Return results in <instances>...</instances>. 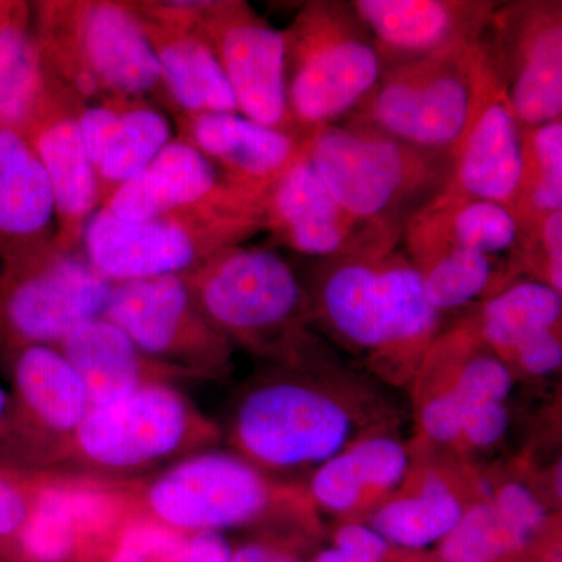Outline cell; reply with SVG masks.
Returning a JSON list of instances; mask_svg holds the SVG:
<instances>
[{
    "label": "cell",
    "instance_id": "6da1fadb",
    "mask_svg": "<svg viewBox=\"0 0 562 562\" xmlns=\"http://www.w3.org/2000/svg\"><path fill=\"white\" fill-rule=\"evenodd\" d=\"M397 425V409L379 387L339 368L322 347L244 391L231 441L261 471L314 472L358 439Z\"/></svg>",
    "mask_w": 562,
    "mask_h": 562
},
{
    "label": "cell",
    "instance_id": "7a4b0ae2",
    "mask_svg": "<svg viewBox=\"0 0 562 562\" xmlns=\"http://www.w3.org/2000/svg\"><path fill=\"white\" fill-rule=\"evenodd\" d=\"M83 482L99 522L149 520L188 535L258 524L319 531L305 486L280 482L238 453L206 450L139 479Z\"/></svg>",
    "mask_w": 562,
    "mask_h": 562
},
{
    "label": "cell",
    "instance_id": "3957f363",
    "mask_svg": "<svg viewBox=\"0 0 562 562\" xmlns=\"http://www.w3.org/2000/svg\"><path fill=\"white\" fill-rule=\"evenodd\" d=\"M308 297L313 317L376 379L413 384L442 327L424 281L397 247L324 260Z\"/></svg>",
    "mask_w": 562,
    "mask_h": 562
},
{
    "label": "cell",
    "instance_id": "277c9868",
    "mask_svg": "<svg viewBox=\"0 0 562 562\" xmlns=\"http://www.w3.org/2000/svg\"><path fill=\"white\" fill-rule=\"evenodd\" d=\"M221 428L177 386L155 384L91 408L76 431L36 472L95 480H132L166 462L206 452Z\"/></svg>",
    "mask_w": 562,
    "mask_h": 562
},
{
    "label": "cell",
    "instance_id": "5b68a950",
    "mask_svg": "<svg viewBox=\"0 0 562 562\" xmlns=\"http://www.w3.org/2000/svg\"><path fill=\"white\" fill-rule=\"evenodd\" d=\"M214 330L279 366L310 357L321 342L308 292L276 251L233 246L184 277Z\"/></svg>",
    "mask_w": 562,
    "mask_h": 562
},
{
    "label": "cell",
    "instance_id": "8992f818",
    "mask_svg": "<svg viewBox=\"0 0 562 562\" xmlns=\"http://www.w3.org/2000/svg\"><path fill=\"white\" fill-rule=\"evenodd\" d=\"M308 158L350 214L402 233L450 177L449 155L417 149L355 121L310 133Z\"/></svg>",
    "mask_w": 562,
    "mask_h": 562
},
{
    "label": "cell",
    "instance_id": "52a82bcc",
    "mask_svg": "<svg viewBox=\"0 0 562 562\" xmlns=\"http://www.w3.org/2000/svg\"><path fill=\"white\" fill-rule=\"evenodd\" d=\"M284 40L288 106L302 135L349 117L382 79V55L350 3H305Z\"/></svg>",
    "mask_w": 562,
    "mask_h": 562
},
{
    "label": "cell",
    "instance_id": "ba28073f",
    "mask_svg": "<svg viewBox=\"0 0 562 562\" xmlns=\"http://www.w3.org/2000/svg\"><path fill=\"white\" fill-rule=\"evenodd\" d=\"M265 231L258 206L203 205L146 221L114 216L102 206L85 227V258L103 279L187 277L214 255Z\"/></svg>",
    "mask_w": 562,
    "mask_h": 562
},
{
    "label": "cell",
    "instance_id": "9c48e42d",
    "mask_svg": "<svg viewBox=\"0 0 562 562\" xmlns=\"http://www.w3.org/2000/svg\"><path fill=\"white\" fill-rule=\"evenodd\" d=\"M482 40L449 54L384 66L382 79L347 121L450 157L471 114Z\"/></svg>",
    "mask_w": 562,
    "mask_h": 562
},
{
    "label": "cell",
    "instance_id": "30bf717a",
    "mask_svg": "<svg viewBox=\"0 0 562 562\" xmlns=\"http://www.w3.org/2000/svg\"><path fill=\"white\" fill-rule=\"evenodd\" d=\"M114 284L87 258L55 246L0 269V350L57 346L105 314Z\"/></svg>",
    "mask_w": 562,
    "mask_h": 562
},
{
    "label": "cell",
    "instance_id": "8fae6325",
    "mask_svg": "<svg viewBox=\"0 0 562 562\" xmlns=\"http://www.w3.org/2000/svg\"><path fill=\"white\" fill-rule=\"evenodd\" d=\"M102 317L147 357L199 382L224 379L232 371L233 346L205 319L184 277L114 284Z\"/></svg>",
    "mask_w": 562,
    "mask_h": 562
},
{
    "label": "cell",
    "instance_id": "7c38bea8",
    "mask_svg": "<svg viewBox=\"0 0 562 562\" xmlns=\"http://www.w3.org/2000/svg\"><path fill=\"white\" fill-rule=\"evenodd\" d=\"M7 358L11 392L0 425V464L36 472L88 416L90 397L54 346L22 347Z\"/></svg>",
    "mask_w": 562,
    "mask_h": 562
},
{
    "label": "cell",
    "instance_id": "4fadbf2b",
    "mask_svg": "<svg viewBox=\"0 0 562 562\" xmlns=\"http://www.w3.org/2000/svg\"><path fill=\"white\" fill-rule=\"evenodd\" d=\"M514 373L464 321L439 333L412 384L424 446L452 453L465 416L487 403L506 402Z\"/></svg>",
    "mask_w": 562,
    "mask_h": 562
},
{
    "label": "cell",
    "instance_id": "5bb4252c",
    "mask_svg": "<svg viewBox=\"0 0 562 562\" xmlns=\"http://www.w3.org/2000/svg\"><path fill=\"white\" fill-rule=\"evenodd\" d=\"M195 24L220 58L243 116L302 135L288 106L284 32L244 2H206Z\"/></svg>",
    "mask_w": 562,
    "mask_h": 562
},
{
    "label": "cell",
    "instance_id": "9a60e30c",
    "mask_svg": "<svg viewBox=\"0 0 562 562\" xmlns=\"http://www.w3.org/2000/svg\"><path fill=\"white\" fill-rule=\"evenodd\" d=\"M50 9L70 32L63 60L81 90L125 101L161 87L160 63L135 10L116 2Z\"/></svg>",
    "mask_w": 562,
    "mask_h": 562
},
{
    "label": "cell",
    "instance_id": "2e32d148",
    "mask_svg": "<svg viewBox=\"0 0 562 562\" xmlns=\"http://www.w3.org/2000/svg\"><path fill=\"white\" fill-rule=\"evenodd\" d=\"M522 133L508 87L483 36L471 114L450 155V177L442 191L512 210L522 172Z\"/></svg>",
    "mask_w": 562,
    "mask_h": 562
},
{
    "label": "cell",
    "instance_id": "e0dca14e",
    "mask_svg": "<svg viewBox=\"0 0 562 562\" xmlns=\"http://www.w3.org/2000/svg\"><path fill=\"white\" fill-rule=\"evenodd\" d=\"M492 55L522 128L562 116V3H503L492 16Z\"/></svg>",
    "mask_w": 562,
    "mask_h": 562
},
{
    "label": "cell",
    "instance_id": "ac0fdd59",
    "mask_svg": "<svg viewBox=\"0 0 562 562\" xmlns=\"http://www.w3.org/2000/svg\"><path fill=\"white\" fill-rule=\"evenodd\" d=\"M265 231L290 249L322 260L391 249L402 232L358 220L314 171L308 143L265 201Z\"/></svg>",
    "mask_w": 562,
    "mask_h": 562
},
{
    "label": "cell",
    "instance_id": "d6986e66",
    "mask_svg": "<svg viewBox=\"0 0 562 562\" xmlns=\"http://www.w3.org/2000/svg\"><path fill=\"white\" fill-rule=\"evenodd\" d=\"M413 452L401 490L366 519L395 550L419 552L439 543L457 527L465 509L490 495V486L469 462L435 460L428 447Z\"/></svg>",
    "mask_w": 562,
    "mask_h": 562
},
{
    "label": "cell",
    "instance_id": "ffe728a7",
    "mask_svg": "<svg viewBox=\"0 0 562 562\" xmlns=\"http://www.w3.org/2000/svg\"><path fill=\"white\" fill-rule=\"evenodd\" d=\"M384 66L422 60L479 43L498 3L484 0H355Z\"/></svg>",
    "mask_w": 562,
    "mask_h": 562
},
{
    "label": "cell",
    "instance_id": "44dd1931",
    "mask_svg": "<svg viewBox=\"0 0 562 562\" xmlns=\"http://www.w3.org/2000/svg\"><path fill=\"white\" fill-rule=\"evenodd\" d=\"M144 11L139 20L160 63L161 85L176 105L187 116L238 113L220 58L195 24L202 10L177 2Z\"/></svg>",
    "mask_w": 562,
    "mask_h": 562
},
{
    "label": "cell",
    "instance_id": "7402d4cb",
    "mask_svg": "<svg viewBox=\"0 0 562 562\" xmlns=\"http://www.w3.org/2000/svg\"><path fill=\"white\" fill-rule=\"evenodd\" d=\"M203 205L258 206L265 202L228 184L198 147L172 139L149 166L113 191L105 209L128 221H146Z\"/></svg>",
    "mask_w": 562,
    "mask_h": 562
},
{
    "label": "cell",
    "instance_id": "603a6c76",
    "mask_svg": "<svg viewBox=\"0 0 562 562\" xmlns=\"http://www.w3.org/2000/svg\"><path fill=\"white\" fill-rule=\"evenodd\" d=\"M183 127L181 138L198 147L228 184L262 202L308 143V135L265 127L238 113L187 116Z\"/></svg>",
    "mask_w": 562,
    "mask_h": 562
},
{
    "label": "cell",
    "instance_id": "cb8c5ba5",
    "mask_svg": "<svg viewBox=\"0 0 562 562\" xmlns=\"http://www.w3.org/2000/svg\"><path fill=\"white\" fill-rule=\"evenodd\" d=\"M413 450L394 430L372 432L312 472L306 492L316 509L366 522L412 471Z\"/></svg>",
    "mask_w": 562,
    "mask_h": 562
},
{
    "label": "cell",
    "instance_id": "d4e9b609",
    "mask_svg": "<svg viewBox=\"0 0 562 562\" xmlns=\"http://www.w3.org/2000/svg\"><path fill=\"white\" fill-rule=\"evenodd\" d=\"M54 347L80 376L91 408L121 401L155 384L198 382L191 373L147 357L105 317L77 325Z\"/></svg>",
    "mask_w": 562,
    "mask_h": 562
},
{
    "label": "cell",
    "instance_id": "484cf974",
    "mask_svg": "<svg viewBox=\"0 0 562 562\" xmlns=\"http://www.w3.org/2000/svg\"><path fill=\"white\" fill-rule=\"evenodd\" d=\"M25 139L49 179L58 220L55 247L72 251L102 202L101 187L81 143L77 116L52 106Z\"/></svg>",
    "mask_w": 562,
    "mask_h": 562
},
{
    "label": "cell",
    "instance_id": "4316f807",
    "mask_svg": "<svg viewBox=\"0 0 562 562\" xmlns=\"http://www.w3.org/2000/svg\"><path fill=\"white\" fill-rule=\"evenodd\" d=\"M54 198L29 140L0 127V261L25 260L50 247Z\"/></svg>",
    "mask_w": 562,
    "mask_h": 562
},
{
    "label": "cell",
    "instance_id": "83f0119b",
    "mask_svg": "<svg viewBox=\"0 0 562 562\" xmlns=\"http://www.w3.org/2000/svg\"><path fill=\"white\" fill-rule=\"evenodd\" d=\"M402 239L406 257L424 281L428 301L441 314L486 301L520 272L502 268L498 258L453 246L413 225L403 227Z\"/></svg>",
    "mask_w": 562,
    "mask_h": 562
},
{
    "label": "cell",
    "instance_id": "f1b7e54d",
    "mask_svg": "<svg viewBox=\"0 0 562 562\" xmlns=\"http://www.w3.org/2000/svg\"><path fill=\"white\" fill-rule=\"evenodd\" d=\"M49 77L27 5L11 2L0 21V127L27 138L52 109Z\"/></svg>",
    "mask_w": 562,
    "mask_h": 562
},
{
    "label": "cell",
    "instance_id": "f546056e",
    "mask_svg": "<svg viewBox=\"0 0 562 562\" xmlns=\"http://www.w3.org/2000/svg\"><path fill=\"white\" fill-rule=\"evenodd\" d=\"M562 295L535 279L513 280L479 302L471 316L462 319L476 338L502 361L539 333L561 328Z\"/></svg>",
    "mask_w": 562,
    "mask_h": 562
},
{
    "label": "cell",
    "instance_id": "4dcf8cb0",
    "mask_svg": "<svg viewBox=\"0 0 562 562\" xmlns=\"http://www.w3.org/2000/svg\"><path fill=\"white\" fill-rule=\"evenodd\" d=\"M406 224L492 258L509 251L519 254L522 241V227L508 206L446 191L413 214Z\"/></svg>",
    "mask_w": 562,
    "mask_h": 562
},
{
    "label": "cell",
    "instance_id": "1f68e13d",
    "mask_svg": "<svg viewBox=\"0 0 562 562\" xmlns=\"http://www.w3.org/2000/svg\"><path fill=\"white\" fill-rule=\"evenodd\" d=\"M190 536L149 520L103 522L80 536L70 562H188Z\"/></svg>",
    "mask_w": 562,
    "mask_h": 562
},
{
    "label": "cell",
    "instance_id": "d6a6232c",
    "mask_svg": "<svg viewBox=\"0 0 562 562\" xmlns=\"http://www.w3.org/2000/svg\"><path fill=\"white\" fill-rule=\"evenodd\" d=\"M171 140V124L161 111L147 105L121 106L120 117L94 168L102 199L149 166Z\"/></svg>",
    "mask_w": 562,
    "mask_h": 562
},
{
    "label": "cell",
    "instance_id": "836d02e7",
    "mask_svg": "<svg viewBox=\"0 0 562 562\" xmlns=\"http://www.w3.org/2000/svg\"><path fill=\"white\" fill-rule=\"evenodd\" d=\"M512 211L522 231L562 211V120L524 128L522 172Z\"/></svg>",
    "mask_w": 562,
    "mask_h": 562
},
{
    "label": "cell",
    "instance_id": "e575fe53",
    "mask_svg": "<svg viewBox=\"0 0 562 562\" xmlns=\"http://www.w3.org/2000/svg\"><path fill=\"white\" fill-rule=\"evenodd\" d=\"M536 557L538 552L498 516L490 497L472 503L438 549V562H530Z\"/></svg>",
    "mask_w": 562,
    "mask_h": 562
},
{
    "label": "cell",
    "instance_id": "d590c367",
    "mask_svg": "<svg viewBox=\"0 0 562 562\" xmlns=\"http://www.w3.org/2000/svg\"><path fill=\"white\" fill-rule=\"evenodd\" d=\"M49 486V473L0 464V562H24L22 542Z\"/></svg>",
    "mask_w": 562,
    "mask_h": 562
},
{
    "label": "cell",
    "instance_id": "8d00e7d4",
    "mask_svg": "<svg viewBox=\"0 0 562 562\" xmlns=\"http://www.w3.org/2000/svg\"><path fill=\"white\" fill-rule=\"evenodd\" d=\"M517 260L520 269L532 273V279L562 294V211L522 231Z\"/></svg>",
    "mask_w": 562,
    "mask_h": 562
},
{
    "label": "cell",
    "instance_id": "74e56055",
    "mask_svg": "<svg viewBox=\"0 0 562 562\" xmlns=\"http://www.w3.org/2000/svg\"><path fill=\"white\" fill-rule=\"evenodd\" d=\"M509 420L512 417L506 402L487 403L473 409L465 416L460 438L450 454L464 461L472 454L490 452L505 438Z\"/></svg>",
    "mask_w": 562,
    "mask_h": 562
},
{
    "label": "cell",
    "instance_id": "f35d334b",
    "mask_svg": "<svg viewBox=\"0 0 562 562\" xmlns=\"http://www.w3.org/2000/svg\"><path fill=\"white\" fill-rule=\"evenodd\" d=\"M508 368L514 376L522 373L527 376H547L560 371L562 364L561 328L539 333L517 346L509 357Z\"/></svg>",
    "mask_w": 562,
    "mask_h": 562
},
{
    "label": "cell",
    "instance_id": "ab89813d",
    "mask_svg": "<svg viewBox=\"0 0 562 562\" xmlns=\"http://www.w3.org/2000/svg\"><path fill=\"white\" fill-rule=\"evenodd\" d=\"M333 547L366 562H391L398 552L371 525L353 520L336 528Z\"/></svg>",
    "mask_w": 562,
    "mask_h": 562
},
{
    "label": "cell",
    "instance_id": "60d3db41",
    "mask_svg": "<svg viewBox=\"0 0 562 562\" xmlns=\"http://www.w3.org/2000/svg\"><path fill=\"white\" fill-rule=\"evenodd\" d=\"M299 539L281 536L255 539L233 550L232 562H303L295 549Z\"/></svg>",
    "mask_w": 562,
    "mask_h": 562
},
{
    "label": "cell",
    "instance_id": "b9f144b4",
    "mask_svg": "<svg viewBox=\"0 0 562 562\" xmlns=\"http://www.w3.org/2000/svg\"><path fill=\"white\" fill-rule=\"evenodd\" d=\"M312 562H366L360 558L351 557V554L342 552V550L330 547V549L322 550L313 558Z\"/></svg>",
    "mask_w": 562,
    "mask_h": 562
},
{
    "label": "cell",
    "instance_id": "7bdbcfd3",
    "mask_svg": "<svg viewBox=\"0 0 562 562\" xmlns=\"http://www.w3.org/2000/svg\"><path fill=\"white\" fill-rule=\"evenodd\" d=\"M7 408H9V394L0 387V425L5 417Z\"/></svg>",
    "mask_w": 562,
    "mask_h": 562
},
{
    "label": "cell",
    "instance_id": "ee69618b",
    "mask_svg": "<svg viewBox=\"0 0 562 562\" xmlns=\"http://www.w3.org/2000/svg\"><path fill=\"white\" fill-rule=\"evenodd\" d=\"M11 2H0V21L5 16L7 11H9Z\"/></svg>",
    "mask_w": 562,
    "mask_h": 562
},
{
    "label": "cell",
    "instance_id": "f6af8a7d",
    "mask_svg": "<svg viewBox=\"0 0 562 562\" xmlns=\"http://www.w3.org/2000/svg\"><path fill=\"white\" fill-rule=\"evenodd\" d=\"M532 562H541V561H532Z\"/></svg>",
    "mask_w": 562,
    "mask_h": 562
}]
</instances>
